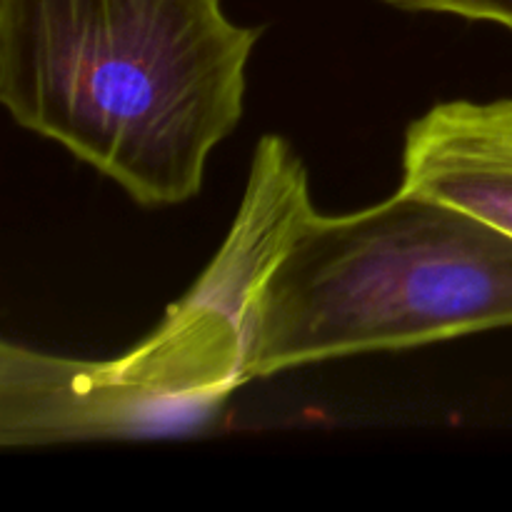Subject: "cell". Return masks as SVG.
<instances>
[{
  "label": "cell",
  "mask_w": 512,
  "mask_h": 512,
  "mask_svg": "<svg viewBox=\"0 0 512 512\" xmlns=\"http://www.w3.org/2000/svg\"><path fill=\"white\" fill-rule=\"evenodd\" d=\"M258 40L223 0H0V100L133 203L170 208L243 120Z\"/></svg>",
  "instance_id": "1"
},
{
  "label": "cell",
  "mask_w": 512,
  "mask_h": 512,
  "mask_svg": "<svg viewBox=\"0 0 512 512\" xmlns=\"http://www.w3.org/2000/svg\"><path fill=\"white\" fill-rule=\"evenodd\" d=\"M512 325V235L400 185L345 215L290 188L240 310L245 380Z\"/></svg>",
  "instance_id": "2"
},
{
  "label": "cell",
  "mask_w": 512,
  "mask_h": 512,
  "mask_svg": "<svg viewBox=\"0 0 512 512\" xmlns=\"http://www.w3.org/2000/svg\"><path fill=\"white\" fill-rule=\"evenodd\" d=\"M243 335L193 288L158 330L113 360L0 345V445L178 438L205 430L245 385Z\"/></svg>",
  "instance_id": "3"
},
{
  "label": "cell",
  "mask_w": 512,
  "mask_h": 512,
  "mask_svg": "<svg viewBox=\"0 0 512 512\" xmlns=\"http://www.w3.org/2000/svg\"><path fill=\"white\" fill-rule=\"evenodd\" d=\"M403 185L512 235V98L438 103L410 123Z\"/></svg>",
  "instance_id": "4"
},
{
  "label": "cell",
  "mask_w": 512,
  "mask_h": 512,
  "mask_svg": "<svg viewBox=\"0 0 512 512\" xmlns=\"http://www.w3.org/2000/svg\"><path fill=\"white\" fill-rule=\"evenodd\" d=\"M383 3L413 13L455 15L478 23H495L512 33V0H383Z\"/></svg>",
  "instance_id": "5"
}]
</instances>
